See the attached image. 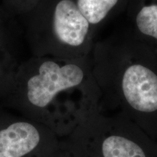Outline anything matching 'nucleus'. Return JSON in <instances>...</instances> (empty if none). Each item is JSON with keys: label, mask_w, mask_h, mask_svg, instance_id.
Returning <instances> with one entry per match:
<instances>
[{"label": "nucleus", "mask_w": 157, "mask_h": 157, "mask_svg": "<svg viewBox=\"0 0 157 157\" xmlns=\"http://www.w3.org/2000/svg\"><path fill=\"white\" fill-rule=\"evenodd\" d=\"M101 99L90 57L70 60L31 56L19 63L13 87L0 104L63 139L86 116L101 108Z\"/></svg>", "instance_id": "nucleus-1"}, {"label": "nucleus", "mask_w": 157, "mask_h": 157, "mask_svg": "<svg viewBox=\"0 0 157 157\" xmlns=\"http://www.w3.org/2000/svg\"><path fill=\"white\" fill-rule=\"evenodd\" d=\"M101 109H118L157 140V56L125 34L95 42L90 55Z\"/></svg>", "instance_id": "nucleus-2"}, {"label": "nucleus", "mask_w": 157, "mask_h": 157, "mask_svg": "<svg viewBox=\"0 0 157 157\" xmlns=\"http://www.w3.org/2000/svg\"><path fill=\"white\" fill-rule=\"evenodd\" d=\"M29 13L25 29L32 56L70 60L90 58L95 30L75 0H58L50 7L34 8Z\"/></svg>", "instance_id": "nucleus-3"}, {"label": "nucleus", "mask_w": 157, "mask_h": 157, "mask_svg": "<svg viewBox=\"0 0 157 157\" xmlns=\"http://www.w3.org/2000/svg\"><path fill=\"white\" fill-rule=\"evenodd\" d=\"M63 145L78 157H157V140L121 112L86 116Z\"/></svg>", "instance_id": "nucleus-4"}, {"label": "nucleus", "mask_w": 157, "mask_h": 157, "mask_svg": "<svg viewBox=\"0 0 157 157\" xmlns=\"http://www.w3.org/2000/svg\"><path fill=\"white\" fill-rule=\"evenodd\" d=\"M56 157H78L76 156V154H74V153L70 151L68 148H66L61 143H60V146L59 148L58 153H57Z\"/></svg>", "instance_id": "nucleus-9"}, {"label": "nucleus", "mask_w": 157, "mask_h": 157, "mask_svg": "<svg viewBox=\"0 0 157 157\" xmlns=\"http://www.w3.org/2000/svg\"><path fill=\"white\" fill-rule=\"evenodd\" d=\"M82 15L96 31L106 21L119 0H76Z\"/></svg>", "instance_id": "nucleus-7"}, {"label": "nucleus", "mask_w": 157, "mask_h": 157, "mask_svg": "<svg viewBox=\"0 0 157 157\" xmlns=\"http://www.w3.org/2000/svg\"><path fill=\"white\" fill-rule=\"evenodd\" d=\"M18 66L10 48L0 41V101L10 91Z\"/></svg>", "instance_id": "nucleus-8"}, {"label": "nucleus", "mask_w": 157, "mask_h": 157, "mask_svg": "<svg viewBox=\"0 0 157 157\" xmlns=\"http://www.w3.org/2000/svg\"><path fill=\"white\" fill-rule=\"evenodd\" d=\"M60 143L48 127L0 104V157H56Z\"/></svg>", "instance_id": "nucleus-5"}, {"label": "nucleus", "mask_w": 157, "mask_h": 157, "mask_svg": "<svg viewBox=\"0 0 157 157\" xmlns=\"http://www.w3.org/2000/svg\"><path fill=\"white\" fill-rule=\"evenodd\" d=\"M128 21V35L157 56V3L142 6Z\"/></svg>", "instance_id": "nucleus-6"}]
</instances>
